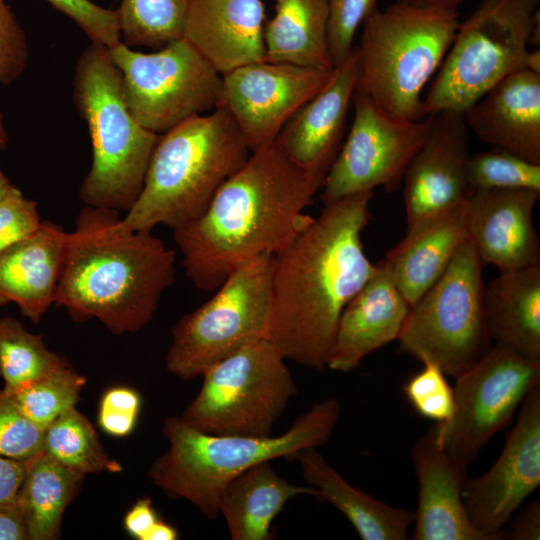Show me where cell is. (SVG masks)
I'll use <instances>...</instances> for the list:
<instances>
[{
  "label": "cell",
  "mask_w": 540,
  "mask_h": 540,
  "mask_svg": "<svg viewBox=\"0 0 540 540\" xmlns=\"http://www.w3.org/2000/svg\"><path fill=\"white\" fill-rule=\"evenodd\" d=\"M251 151L223 108L189 118L160 134L142 191L123 218L131 230L175 229L200 216Z\"/></svg>",
  "instance_id": "5b68a950"
},
{
  "label": "cell",
  "mask_w": 540,
  "mask_h": 540,
  "mask_svg": "<svg viewBox=\"0 0 540 540\" xmlns=\"http://www.w3.org/2000/svg\"><path fill=\"white\" fill-rule=\"evenodd\" d=\"M286 358L268 339L242 348L202 375L180 418L203 433L266 438L297 393Z\"/></svg>",
  "instance_id": "9c48e42d"
},
{
  "label": "cell",
  "mask_w": 540,
  "mask_h": 540,
  "mask_svg": "<svg viewBox=\"0 0 540 540\" xmlns=\"http://www.w3.org/2000/svg\"><path fill=\"white\" fill-rule=\"evenodd\" d=\"M459 22L458 10L397 1L377 9L362 24L356 92L392 117L422 120V90L440 67Z\"/></svg>",
  "instance_id": "52a82bcc"
},
{
  "label": "cell",
  "mask_w": 540,
  "mask_h": 540,
  "mask_svg": "<svg viewBox=\"0 0 540 540\" xmlns=\"http://www.w3.org/2000/svg\"><path fill=\"white\" fill-rule=\"evenodd\" d=\"M85 382V377L67 366L13 391L3 390L29 420L45 429L63 412L75 407Z\"/></svg>",
  "instance_id": "836d02e7"
},
{
  "label": "cell",
  "mask_w": 540,
  "mask_h": 540,
  "mask_svg": "<svg viewBox=\"0 0 540 540\" xmlns=\"http://www.w3.org/2000/svg\"><path fill=\"white\" fill-rule=\"evenodd\" d=\"M11 184H12L11 181L5 175V173L3 172L0 166V197Z\"/></svg>",
  "instance_id": "816d5d0a"
},
{
  "label": "cell",
  "mask_w": 540,
  "mask_h": 540,
  "mask_svg": "<svg viewBox=\"0 0 540 540\" xmlns=\"http://www.w3.org/2000/svg\"><path fill=\"white\" fill-rule=\"evenodd\" d=\"M332 69L267 60L244 65L222 75L217 108L229 112L254 152L276 141L290 118L324 87Z\"/></svg>",
  "instance_id": "9a60e30c"
},
{
  "label": "cell",
  "mask_w": 540,
  "mask_h": 540,
  "mask_svg": "<svg viewBox=\"0 0 540 540\" xmlns=\"http://www.w3.org/2000/svg\"><path fill=\"white\" fill-rule=\"evenodd\" d=\"M468 140L463 113L432 115L428 134L403 176L406 229L466 200Z\"/></svg>",
  "instance_id": "e0dca14e"
},
{
  "label": "cell",
  "mask_w": 540,
  "mask_h": 540,
  "mask_svg": "<svg viewBox=\"0 0 540 540\" xmlns=\"http://www.w3.org/2000/svg\"><path fill=\"white\" fill-rule=\"evenodd\" d=\"M41 223L37 203L11 184L0 197V253L33 234Z\"/></svg>",
  "instance_id": "ab89813d"
},
{
  "label": "cell",
  "mask_w": 540,
  "mask_h": 540,
  "mask_svg": "<svg viewBox=\"0 0 540 540\" xmlns=\"http://www.w3.org/2000/svg\"><path fill=\"white\" fill-rule=\"evenodd\" d=\"M42 451L83 475L117 473L123 469L110 458L89 420L75 407L63 412L44 429Z\"/></svg>",
  "instance_id": "4dcf8cb0"
},
{
  "label": "cell",
  "mask_w": 540,
  "mask_h": 540,
  "mask_svg": "<svg viewBox=\"0 0 540 540\" xmlns=\"http://www.w3.org/2000/svg\"><path fill=\"white\" fill-rule=\"evenodd\" d=\"M466 174L469 193L491 188L540 191V165L499 148L469 155Z\"/></svg>",
  "instance_id": "e575fe53"
},
{
  "label": "cell",
  "mask_w": 540,
  "mask_h": 540,
  "mask_svg": "<svg viewBox=\"0 0 540 540\" xmlns=\"http://www.w3.org/2000/svg\"><path fill=\"white\" fill-rule=\"evenodd\" d=\"M292 459L316 490L319 502H328L352 524L362 540H406L414 511L393 507L350 485L316 447L298 451Z\"/></svg>",
  "instance_id": "484cf974"
},
{
  "label": "cell",
  "mask_w": 540,
  "mask_h": 540,
  "mask_svg": "<svg viewBox=\"0 0 540 540\" xmlns=\"http://www.w3.org/2000/svg\"><path fill=\"white\" fill-rule=\"evenodd\" d=\"M141 409L139 393L129 387H114L104 393L98 412L101 429L117 437L130 434Z\"/></svg>",
  "instance_id": "b9f144b4"
},
{
  "label": "cell",
  "mask_w": 540,
  "mask_h": 540,
  "mask_svg": "<svg viewBox=\"0 0 540 540\" xmlns=\"http://www.w3.org/2000/svg\"><path fill=\"white\" fill-rule=\"evenodd\" d=\"M29 540L25 517L16 497L0 505V540Z\"/></svg>",
  "instance_id": "f6af8a7d"
},
{
  "label": "cell",
  "mask_w": 540,
  "mask_h": 540,
  "mask_svg": "<svg viewBox=\"0 0 540 540\" xmlns=\"http://www.w3.org/2000/svg\"><path fill=\"white\" fill-rule=\"evenodd\" d=\"M418 481L414 540H489L471 524L462 499L467 469L458 465L438 441L435 424L410 452Z\"/></svg>",
  "instance_id": "ffe728a7"
},
{
  "label": "cell",
  "mask_w": 540,
  "mask_h": 540,
  "mask_svg": "<svg viewBox=\"0 0 540 540\" xmlns=\"http://www.w3.org/2000/svg\"><path fill=\"white\" fill-rule=\"evenodd\" d=\"M273 267L274 255L242 264L213 297L182 316L172 329L166 369L191 380L242 348L267 339Z\"/></svg>",
  "instance_id": "8fae6325"
},
{
  "label": "cell",
  "mask_w": 540,
  "mask_h": 540,
  "mask_svg": "<svg viewBox=\"0 0 540 540\" xmlns=\"http://www.w3.org/2000/svg\"><path fill=\"white\" fill-rule=\"evenodd\" d=\"M540 484V385L520 405V413L493 466L465 480L467 516L489 540L503 539V527Z\"/></svg>",
  "instance_id": "2e32d148"
},
{
  "label": "cell",
  "mask_w": 540,
  "mask_h": 540,
  "mask_svg": "<svg viewBox=\"0 0 540 540\" xmlns=\"http://www.w3.org/2000/svg\"><path fill=\"white\" fill-rule=\"evenodd\" d=\"M152 501L148 497L140 498L124 517V527L133 538L145 540L148 532L159 520Z\"/></svg>",
  "instance_id": "ee69618b"
},
{
  "label": "cell",
  "mask_w": 540,
  "mask_h": 540,
  "mask_svg": "<svg viewBox=\"0 0 540 540\" xmlns=\"http://www.w3.org/2000/svg\"><path fill=\"white\" fill-rule=\"evenodd\" d=\"M511 521V520H510ZM503 533V539L539 540L540 539V502L532 501L511 521L509 529Z\"/></svg>",
  "instance_id": "7bdbcfd3"
},
{
  "label": "cell",
  "mask_w": 540,
  "mask_h": 540,
  "mask_svg": "<svg viewBox=\"0 0 540 540\" xmlns=\"http://www.w3.org/2000/svg\"><path fill=\"white\" fill-rule=\"evenodd\" d=\"M423 365L422 370L405 382L403 394L418 415L435 423L447 422L455 408L454 389L438 366Z\"/></svg>",
  "instance_id": "d590c367"
},
{
  "label": "cell",
  "mask_w": 540,
  "mask_h": 540,
  "mask_svg": "<svg viewBox=\"0 0 540 540\" xmlns=\"http://www.w3.org/2000/svg\"><path fill=\"white\" fill-rule=\"evenodd\" d=\"M187 0H121L120 36L128 46L163 47L183 37Z\"/></svg>",
  "instance_id": "d6a6232c"
},
{
  "label": "cell",
  "mask_w": 540,
  "mask_h": 540,
  "mask_svg": "<svg viewBox=\"0 0 540 540\" xmlns=\"http://www.w3.org/2000/svg\"><path fill=\"white\" fill-rule=\"evenodd\" d=\"M44 429L29 420L0 390V457L27 461L42 452Z\"/></svg>",
  "instance_id": "8d00e7d4"
},
{
  "label": "cell",
  "mask_w": 540,
  "mask_h": 540,
  "mask_svg": "<svg viewBox=\"0 0 540 540\" xmlns=\"http://www.w3.org/2000/svg\"><path fill=\"white\" fill-rule=\"evenodd\" d=\"M175 281V252L149 230H131L119 211L85 205L67 232L54 304L77 322L99 320L115 335L152 319Z\"/></svg>",
  "instance_id": "3957f363"
},
{
  "label": "cell",
  "mask_w": 540,
  "mask_h": 540,
  "mask_svg": "<svg viewBox=\"0 0 540 540\" xmlns=\"http://www.w3.org/2000/svg\"><path fill=\"white\" fill-rule=\"evenodd\" d=\"M468 0H397V2L421 7L442 10H458V8Z\"/></svg>",
  "instance_id": "7dc6e473"
},
{
  "label": "cell",
  "mask_w": 540,
  "mask_h": 540,
  "mask_svg": "<svg viewBox=\"0 0 540 540\" xmlns=\"http://www.w3.org/2000/svg\"><path fill=\"white\" fill-rule=\"evenodd\" d=\"M352 104L350 132L321 188L324 205L376 187L388 192L397 190L432 121V115L419 121L397 119L357 92Z\"/></svg>",
  "instance_id": "5bb4252c"
},
{
  "label": "cell",
  "mask_w": 540,
  "mask_h": 540,
  "mask_svg": "<svg viewBox=\"0 0 540 540\" xmlns=\"http://www.w3.org/2000/svg\"><path fill=\"white\" fill-rule=\"evenodd\" d=\"M466 200L406 229L382 262L410 306L441 277L468 241Z\"/></svg>",
  "instance_id": "cb8c5ba5"
},
{
  "label": "cell",
  "mask_w": 540,
  "mask_h": 540,
  "mask_svg": "<svg viewBox=\"0 0 540 540\" xmlns=\"http://www.w3.org/2000/svg\"><path fill=\"white\" fill-rule=\"evenodd\" d=\"M347 303L338 323L327 368L350 372L372 352L397 340L410 305L382 261Z\"/></svg>",
  "instance_id": "7402d4cb"
},
{
  "label": "cell",
  "mask_w": 540,
  "mask_h": 540,
  "mask_svg": "<svg viewBox=\"0 0 540 540\" xmlns=\"http://www.w3.org/2000/svg\"><path fill=\"white\" fill-rule=\"evenodd\" d=\"M177 530L170 524L159 519L148 532L145 540H176Z\"/></svg>",
  "instance_id": "c3c4849f"
},
{
  "label": "cell",
  "mask_w": 540,
  "mask_h": 540,
  "mask_svg": "<svg viewBox=\"0 0 540 540\" xmlns=\"http://www.w3.org/2000/svg\"><path fill=\"white\" fill-rule=\"evenodd\" d=\"M455 379L453 415L435 429L446 453L467 469L540 385V361L495 344Z\"/></svg>",
  "instance_id": "4fadbf2b"
},
{
  "label": "cell",
  "mask_w": 540,
  "mask_h": 540,
  "mask_svg": "<svg viewBox=\"0 0 540 540\" xmlns=\"http://www.w3.org/2000/svg\"><path fill=\"white\" fill-rule=\"evenodd\" d=\"M73 101L92 145V163L79 197L88 206L127 212L142 191L159 135L129 111L121 73L107 46L91 42L80 54Z\"/></svg>",
  "instance_id": "8992f818"
},
{
  "label": "cell",
  "mask_w": 540,
  "mask_h": 540,
  "mask_svg": "<svg viewBox=\"0 0 540 540\" xmlns=\"http://www.w3.org/2000/svg\"><path fill=\"white\" fill-rule=\"evenodd\" d=\"M463 114L481 141L540 165V74L512 73Z\"/></svg>",
  "instance_id": "603a6c76"
},
{
  "label": "cell",
  "mask_w": 540,
  "mask_h": 540,
  "mask_svg": "<svg viewBox=\"0 0 540 540\" xmlns=\"http://www.w3.org/2000/svg\"><path fill=\"white\" fill-rule=\"evenodd\" d=\"M328 44L333 65L350 53L355 34L377 8V0H327Z\"/></svg>",
  "instance_id": "74e56055"
},
{
  "label": "cell",
  "mask_w": 540,
  "mask_h": 540,
  "mask_svg": "<svg viewBox=\"0 0 540 540\" xmlns=\"http://www.w3.org/2000/svg\"><path fill=\"white\" fill-rule=\"evenodd\" d=\"M327 0H275L265 23V60L332 69Z\"/></svg>",
  "instance_id": "f1b7e54d"
},
{
  "label": "cell",
  "mask_w": 540,
  "mask_h": 540,
  "mask_svg": "<svg viewBox=\"0 0 540 540\" xmlns=\"http://www.w3.org/2000/svg\"><path fill=\"white\" fill-rule=\"evenodd\" d=\"M524 68L536 73L540 74V50L537 48L534 51H528L525 60H524Z\"/></svg>",
  "instance_id": "681fc988"
},
{
  "label": "cell",
  "mask_w": 540,
  "mask_h": 540,
  "mask_svg": "<svg viewBox=\"0 0 540 540\" xmlns=\"http://www.w3.org/2000/svg\"><path fill=\"white\" fill-rule=\"evenodd\" d=\"M70 18L91 42L113 47L121 41L116 10L106 9L91 0H46Z\"/></svg>",
  "instance_id": "f35d334b"
},
{
  "label": "cell",
  "mask_w": 540,
  "mask_h": 540,
  "mask_svg": "<svg viewBox=\"0 0 540 540\" xmlns=\"http://www.w3.org/2000/svg\"><path fill=\"white\" fill-rule=\"evenodd\" d=\"M326 174L301 167L275 142L251 152L200 216L173 229L186 275L211 291L242 264L280 252L313 220L304 210Z\"/></svg>",
  "instance_id": "7a4b0ae2"
},
{
  "label": "cell",
  "mask_w": 540,
  "mask_h": 540,
  "mask_svg": "<svg viewBox=\"0 0 540 540\" xmlns=\"http://www.w3.org/2000/svg\"><path fill=\"white\" fill-rule=\"evenodd\" d=\"M27 470V461L0 457V505L13 500Z\"/></svg>",
  "instance_id": "bcb514c9"
},
{
  "label": "cell",
  "mask_w": 540,
  "mask_h": 540,
  "mask_svg": "<svg viewBox=\"0 0 540 540\" xmlns=\"http://www.w3.org/2000/svg\"><path fill=\"white\" fill-rule=\"evenodd\" d=\"M262 0H187L186 39L220 74L265 60Z\"/></svg>",
  "instance_id": "44dd1931"
},
{
  "label": "cell",
  "mask_w": 540,
  "mask_h": 540,
  "mask_svg": "<svg viewBox=\"0 0 540 540\" xmlns=\"http://www.w3.org/2000/svg\"><path fill=\"white\" fill-rule=\"evenodd\" d=\"M8 143V135L4 127L3 115L0 112V151L5 150Z\"/></svg>",
  "instance_id": "f907efd6"
},
{
  "label": "cell",
  "mask_w": 540,
  "mask_h": 540,
  "mask_svg": "<svg viewBox=\"0 0 540 540\" xmlns=\"http://www.w3.org/2000/svg\"><path fill=\"white\" fill-rule=\"evenodd\" d=\"M539 0H482L459 22L454 39L423 99L425 115L464 113L524 60Z\"/></svg>",
  "instance_id": "ba28073f"
},
{
  "label": "cell",
  "mask_w": 540,
  "mask_h": 540,
  "mask_svg": "<svg viewBox=\"0 0 540 540\" xmlns=\"http://www.w3.org/2000/svg\"><path fill=\"white\" fill-rule=\"evenodd\" d=\"M67 232L42 221L30 236L0 253V306L15 303L21 314L39 323L54 303Z\"/></svg>",
  "instance_id": "d4e9b609"
},
{
  "label": "cell",
  "mask_w": 540,
  "mask_h": 540,
  "mask_svg": "<svg viewBox=\"0 0 540 540\" xmlns=\"http://www.w3.org/2000/svg\"><path fill=\"white\" fill-rule=\"evenodd\" d=\"M109 50L128 109L145 129L160 135L217 108L222 75L183 37L151 53L122 41Z\"/></svg>",
  "instance_id": "7c38bea8"
},
{
  "label": "cell",
  "mask_w": 540,
  "mask_h": 540,
  "mask_svg": "<svg viewBox=\"0 0 540 540\" xmlns=\"http://www.w3.org/2000/svg\"><path fill=\"white\" fill-rule=\"evenodd\" d=\"M84 477L43 451L27 460L16 499L25 517L29 540L59 537L64 511Z\"/></svg>",
  "instance_id": "f546056e"
},
{
  "label": "cell",
  "mask_w": 540,
  "mask_h": 540,
  "mask_svg": "<svg viewBox=\"0 0 540 540\" xmlns=\"http://www.w3.org/2000/svg\"><path fill=\"white\" fill-rule=\"evenodd\" d=\"M490 340L540 361V263L500 271L484 289Z\"/></svg>",
  "instance_id": "4316f807"
},
{
  "label": "cell",
  "mask_w": 540,
  "mask_h": 540,
  "mask_svg": "<svg viewBox=\"0 0 540 540\" xmlns=\"http://www.w3.org/2000/svg\"><path fill=\"white\" fill-rule=\"evenodd\" d=\"M300 495H316L311 486L289 483L270 461L261 462L231 479L218 497V512L233 540H268L271 525L285 504Z\"/></svg>",
  "instance_id": "83f0119b"
},
{
  "label": "cell",
  "mask_w": 540,
  "mask_h": 540,
  "mask_svg": "<svg viewBox=\"0 0 540 540\" xmlns=\"http://www.w3.org/2000/svg\"><path fill=\"white\" fill-rule=\"evenodd\" d=\"M70 366L52 352L41 334L27 331L14 317L0 318V377L7 392Z\"/></svg>",
  "instance_id": "1f68e13d"
},
{
  "label": "cell",
  "mask_w": 540,
  "mask_h": 540,
  "mask_svg": "<svg viewBox=\"0 0 540 540\" xmlns=\"http://www.w3.org/2000/svg\"><path fill=\"white\" fill-rule=\"evenodd\" d=\"M374 190L324 205L320 215L274 255L267 339L286 359L327 368L342 311L375 273L361 234Z\"/></svg>",
  "instance_id": "6da1fadb"
},
{
  "label": "cell",
  "mask_w": 540,
  "mask_h": 540,
  "mask_svg": "<svg viewBox=\"0 0 540 540\" xmlns=\"http://www.w3.org/2000/svg\"><path fill=\"white\" fill-rule=\"evenodd\" d=\"M483 263L468 240L441 277L410 307L399 348L457 377L489 348Z\"/></svg>",
  "instance_id": "30bf717a"
},
{
  "label": "cell",
  "mask_w": 540,
  "mask_h": 540,
  "mask_svg": "<svg viewBox=\"0 0 540 540\" xmlns=\"http://www.w3.org/2000/svg\"><path fill=\"white\" fill-rule=\"evenodd\" d=\"M540 191L491 188L466 198L468 239L483 264L500 271L540 263V243L533 225Z\"/></svg>",
  "instance_id": "ac0fdd59"
},
{
  "label": "cell",
  "mask_w": 540,
  "mask_h": 540,
  "mask_svg": "<svg viewBox=\"0 0 540 540\" xmlns=\"http://www.w3.org/2000/svg\"><path fill=\"white\" fill-rule=\"evenodd\" d=\"M28 58L25 32L11 6L0 0V86L18 79L26 69Z\"/></svg>",
  "instance_id": "60d3db41"
},
{
  "label": "cell",
  "mask_w": 540,
  "mask_h": 540,
  "mask_svg": "<svg viewBox=\"0 0 540 540\" xmlns=\"http://www.w3.org/2000/svg\"><path fill=\"white\" fill-rule=\"evenodd\" d=\"M360 74L358 46L332 69L324 87L285 124L276 145L303 168L328 172L341 144Z\"/></svg>",
  "instance_id": "d6986e66"
},
{
  "label": "cell",
  "mask_w": 540,
  "mask_h": 540,
  "mask_svg": "<svg viewBox=\"0 0 540 540\" xmlns=\"http://www.w3.org/2000/svg\"><path fill=\"white\" fill-rule=\"evenodd\" d=\"M341 414L336 397L311 406L279 436L266 438L212 435L178 416L163 423L168 450L148 470L151 482L174 499L190 502L202 515H219L218 497L234 477L265 461L291 458L300 450L325 445Z\"/></svg>",
  "instance_id": "277c9868"
}]
</instances>
